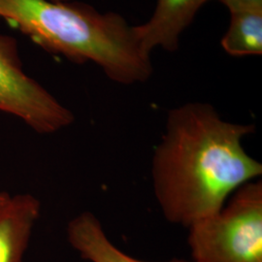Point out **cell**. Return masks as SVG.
<instances>
[{"instance_id": "obj_10", "label": "cell", "mask_w": 262, "mask_h": 262, "mask_svg": "<svg viewBox=\"0 0 262 262\" xmlns=\"http://www.w3.org/2000/svg\"><path fill=\"white\" fill-rule=\"evenodd\" d=\"M11 195L7 192H3V191H0V208L2 206H4V204L9 200V198Z\"/></svg>"}, {"instance_id": "obj_1", "label": "cell", "mask_w": 262, "mask_h": 262, "mask_svg": "<svg viewBox=\"0 0 262 262\" xmlns=\"http://www.w3.org/2000/svg\"><path fill=\"white\" fill-rule=\"evenodd\" d=\"M253 131V124L226 122L208 103L189 102L169 111L152 160L155 193L168 222L188 227L261 176V163L242 145Z\"/></svg>"}, {"instance_id": "obj_3", "label": "cell", "mask_w": 262, "mask_h": 262, "mask_svg": "<svg viewBox=\"0 0 262 262\" xmlns=\"http://www.w3.org/2000/svg\"><path fill=\"white\" fill-rule=\"evenodd\" d=\"M191 262H262V183L249 182L188 227Z\"/></svg>"}, {"instance_id": "obj_9", "label": "cell", "mask_w": 262, "mask_h": 262, "mask_svg": "<svg viewBox=\"0 0 262 262\" xmlns=\"http://www.w3.org/2000/svg\"><path fill=\"white\" fill-rule=\"evenodd\" d=\"M230 13L246 10H262V0H219Z\"/></svg>"}, {"instance_id": "obj_8", "label": "cell", "mask_w": 262, "mask_h": 262, "mask_svg": "<svg viewBox=\"0 0 262 262\" xmlns=\"http://www.w3.org/2000/svg\"><path fill=\"white\" fill-rule=\"evenodd\" d=\"M228 29L222 39V47L229 56H261L262 10L230 13Z\"/></svg>"}, {"instance_id": "obj_11", "label": "cell", "mask_w": 262, "mask_h": 262, "mask_svg": "<svg viewBox=\"0 0 262 262\" xmlns=\"http://www.w3.org/2000/svg\"><path fill=\"white\" fill-rule=\"evenodd\" d=\"M52 1H56V2H67V1H72V0H52Z\"/></svg>"}, {"instance_id": "obj_4", "label": "cell", "mask_w": 262, "mask_h": 262, "mask_svg": "<svg viewBox=\"0 0 262 262\" xmlns=\"http://www.w3.org/2000/svg\"><path fill=\"white\" fill-rule=\"evenodd\" d=\"M0 111L13 115L39 134H52L71 125L74 114L27 75L17 41L0 35Z\"/></svg>"}, {"instance_id": "obj_6", "label": "cell", "mask_w": 262, "mask_h": 262, "mask_svg": "<svg viewBox=\"0 0 262 262\" xmlns=\"http://www.w3.org/2000/svg\"><path fill=\"white\" fill-rule=\"evenodd\" d=\"M41 211L31 194H17L0 208V262H24L29 240Z\"/></svg>"}, {"instance_id": "obj_5", "label": "cell", "mask_w": 262, "mask_h": 262, "mask_svg": "<svg viewBox=\"0 0 262 262\" xmlns=\"http://www.w3.org/2000/svg\"><path fill=\"white\" fill-rule=\"evenodd\" d=\"M208 1L211 0H157L150 19L134 26L141 47L149 55L157 48L177 51L182 34Z\"/></svg>"}, {"instance_id": "obj_2", "label": "cell", "mask_w": 262, "mask_h": 262, "mask_svg": "<svg viewBox=\"0 0 262 262\" xmlns=\"http://www.w3.org/2000/svg\"><path fill=\"white\" fill-rule=\"evenodd\" d=\"M0 18L49 53L75 63L93 62L115 83H145L152 75L150 55L121 14L82 2L0 0Z\"/></svg>"}, {"instance_id": "obj_7", "label": "cell", "mask_w": 262, "mask_h": 262, "mask_svg": "<svg viewBox=\"0 0 262 262\" xmlns=\"http://www.w3.org/2000/svg\"><path fill=\"white\" fill-rule=\"evenodd\" d=\"M67 238L81 257L90 262L144 261L123 253L109 240L98 219L90 212H84L70 221L67 226ZM162 262H191L171 259Z\"/></svg>"}]
</instances>
